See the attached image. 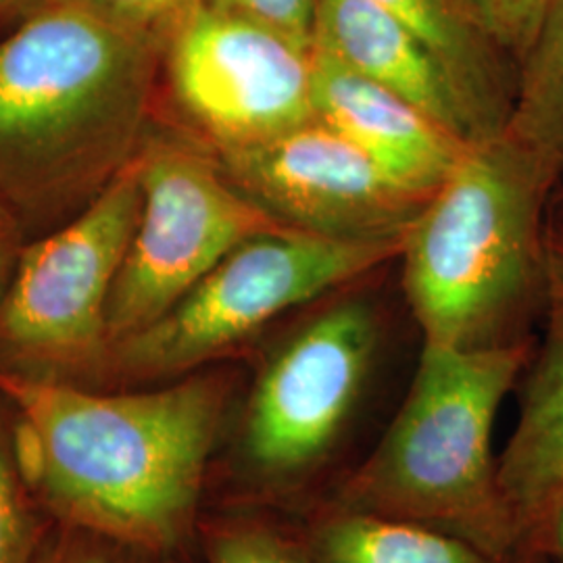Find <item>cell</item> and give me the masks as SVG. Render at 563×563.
Returning a JSON list of instances; mask_svg holds the SVG:
<instances>
[{"label": "cell", "mask_w": 563, "mask_h": 563, "mask_svg": "<svg viewBox=\"0 0 563 563\" xmlns=\"http://www.w3.org/2000/svg\"><path fill=\"white\" fill-rule=\"evenodd\" d=\"M0 393L20 411V470L60 516L151 553L190 537L228 416L223 376L97 395L0 369Z\"/></svg>", "instance_id": "6da1fadb"}, {"label": "cell", "mask_w": 563, "mask_h": 563, "mask_svg": "<svg viewBox=\"0 0 563 563\" xmlns=\"http://www.w3.org/2000/svg\"><path fill=\"white\" fill-rule=\"evenodd\" d=\"M165 34L41 2L0 41V201L23 232L59 228L134 162Z\"/></svg>", "instance_id": "7a4b0ae2"}, {"label": "cell", "mask_w": 563, "mask_h": 563, "mask_svg": "<svg viewBox=\"0 0 563 563\" xmlns=\"http://www.w3.org/2000/svg\"><path fill=\"white\" fill-rule=\"evenodd\" d=\"M563 180L507 132L472 142L402 239V295L426 346L530 341L543 313L547 207Z\"/></svg>", "instance_id": "3957f363"}, {"label": "cell", "mask_w": 563, "mask_h": 563, "mask_svg": "<svg viewBox=\"0 0 563 563\" xmlns=\"http://www.w3.org/2000/svg\"><path fill=\"white\" fill-rule=\"evenodd\" d=\"M532 355V341L478 351L422 344L397 411L325 504L423 523L520 563L493 434Z\"/></svg>", "instance_id": "277c9868"}, {"label": "cell", "mask_w": 563, "mask_h": 563, "mask_svg": "<svg viewBox=\"0 0 563 563\" xmlns=\"http://www.w3.org/2000/svg\"><path fill=\"white\" fill-rule=\"evenodd\" d=\"M383 344L376 302L344 290L313 302L274 344L234 441L255 509L301 518L362 462L369 451L362 443L363 416Z\"/></svg>", "instance_id": "5b68a950"}, {"label": "cell", "mask_w": 563, "mask_h": 563, "mask_svg": "<svg viewBox=\"0 0 563 563\" xmlns=\"http://www.w3.org/2000/svg\"><path fill=\"white\" fill-rule=\"evenodd\" d=\"M402 241L353 242L301 230L239 244L157 322L115 342L104 367L130 383H172L257 339L286 316L351 288Z\"/></svg>", "instance_id": "8992f818"}, {"label": "cell", "mask_w": 563, "mask_h": 563, "mask_svg": "<svg viewBox=\"0 0 563 563\" xmlns=\"http://www.w3.org/2000/svg\"><path fill=\"white\" fill-rule=\"evenodd\" d=\"M139 165L141 218L109 299L111 346L157 322L239 244L286 230L190 134L151 128Z\"/></svg>", "instance_id": "52a82bcc"}, {"label": "cell", "mask_w": 563, "mask_h": 563, "mask_svg": "<svg viewBox=\"0 0 563 563\" xmlns=\"http://www.w3.org/2000/svg\"><path fill=\"white\" fill-rule=\"evenodd\" d=\"M139 155L80 213L23 244L0 302V351L23 367H104L107 309L141 218Z\"/></svg>", "instance_id": "ba28073f"}, {"label": "cell", "mask_w": 563, "mask_h": 563, "mask_svg": "<svg viewBox=\"0 0 563 563\" xmlns=\"http://www.w3.org/2000/svg\"><path fill=\"white\" fill-rule=\"evenodd\" d=\"M162 76L188 134L211 153L316 120L313 46L195 0L167 27Z\"/></svg>", "instance_id": "9c48e42d"}, {"label": "cell", "mask_w": 563, "mask_h": 563, "mask_svg": "<svg viewBox=\"0 0 563 563\" xmlns=\"http://www.w3.org/2000/svg\"><path fill=\"white\" fill-rule=\"evenodd\" d=\"M213 157L282 225L334 241H402L432 197L395 180L320 120Z\"/></svg>", "instance_id": "30bf717a"}, {"label": "cell", "mask_w": 563, "mask_h": 563, "mask_svg": "<svg viewBox=\"0 0 563 563\" xmlns=\"http://www.w3.org/2000/svg\"><path fill=\"white\" fill-rule=\"evenodd\" d=\"M316 120L405 186L434 195L472 144L457 132L313 46Z\"/></svg>", "instance_id": "8fae6325"}, {"label": "cell", "mask_w": 563, "mask_h": 563, "mask_svg": "<svg viewBox=\"0 0 563 563\" xmlns=\"http://www.w3.org/2000/svg\"><path fill=\"white\" fill-rule=\"evenodd\" d=\"M499 463V486L520 563H547L563 499V339L544 336L523 372L518 422Z\"/></svg>", "instance_id": "7c38bea8"}, {"label": "cell", "mask_w": 563, "mask_h": 563, "mask_svg": "<svg viewBox=\"0 0 563 563\" xmlns=\"http://www.w3.org/2000/svg\"><path fill=\"white\" fill-rule=\"evenodd\" d=\"M313 46L474 142L439 60L374 0H318Z\"/></svg>", "instance_id": "4fadbf2b"}, {"label": "cell", "mask_w": 563, "mask_h": 563, "mask_svg": "<svg viewBox=\"0 0 563 563\" xmlns=\"http://www.w3.org/2000/svg\"><path fill=\"white\" fill-rule=\"evenodd\" d=\"M439 60L472 130V141L504 134L518 71L486 34L465 0H374Z\"/></svg>", "instance_id": "5bb4252c"}, {"label": "cell", "mask_w": 563, "mask_h": 563, "mask_svg": "<svg viewBox=\"0 0 563 563\" xmlns=\"http://www.w3.org/2000/svg\"><path fill=\"white\" fill-rule=\"evenodd\" d=\"M311 563H505L443 530L322 504L299 518Z\"/></svg>", "instance_id": "9a60e30c"}, {"label": "cell", "mask_w": 563, "mask_h": 563, "mask_svg": "<svg viewBox=\"0 0 563 563\" xmlns=\"http://www.w3.org/2000/svg\"><path fill=\"white\" fill-rule=\"evenodd\" d=\"M505 132L563 176V0H549L534 41L518 60L516 99Z\"/></svg>", "instance_id": "2e32d148"}, {"label": "cell", "mask_w": 563, "mask_h": 563, "mask_svg": "<svg viewBox=\"0 0 563 563\" xmlns=\"http://www.w3.org/2000/svg\"><path fill=\"white\" fill-rule=\"evenodd\" d=\"M207 563H311L299 518L253 509L205 523Z\"/></svg>", "instance_id": "e0dca14e"}, {"label": "cell", "mask_w": 563, "mask_h": 563, "mask_svg": "<svg viewBox=\"0 0 563 563\" xmlns=\"http://www.w3.org/2000/svg\"><path fill=\"white\" fill-rule=\"evenodd\" d=\"M465 4L486 34L518 65L539 32L549 0H465Z\"/></svg>", "instance_id": "ac0fdd59"}, {"label": "cell", "mask_w": 563, "mask_h": 563, "mask_svg": "<svg viewBox=\"0 0 563 563\" xmlns=\"http://www.w3.org/2000/svg\"><path fill=\"white\" fill-rule=\"evenodd\" d=\"M209 11L257 23L313 46L318 0H195Z\"/></svg>", "instance_id": "d6986e66"}, {"label": "cell", "mask_w": 563, "mask_h": 563, "mask_svg": "<svg viewBox=\"0 0 563 563\" xmlns=\"http://www.w3.org/2000/svg\"><path fill=\"white\" fill-rule=\"evenodd\" d=\"M30 549L27 516L9 449L0 432V563H25Z\"/></svg>", "instance_id": "ffe728a7"}, {"label": "cell", "mask_w": 563, "mask_h": 563, "mask_svg": "<svg viewBox=\"0 0 563 563\" xmlns=\"http://www.w3.org/2000/svg\"><path fill=\"white\" fill-rule=\"evenodd\" d=\"M63 2L97 18L142 32H167L169 23L188 0H41ZM38 2V4H41Z\"/></svg>", "instance_id": "44dd1931"}, {"label": "cell", "mask_w": 563, "mask_h": 563, "mask_svg": "<svg viewBox=\"0 0 563 563\" xmlns=\"http://www.w3.org/2000/svg\"><path fill=\"white\" fill-rule=\"evenodd\" d=\"M543 288L544 336L563 339V223L553 218L544 232Z\"/></svg>", "instance_id": "7402d4cb"}, {"label": "cell", "mask_w": 563, "mask_h": 563, "mask_svg": "<svg viewBox=\"0 0 563 563\" xmlns=\"http://www.w3.org/2000/svg\"><path fill=\"white\" fill-rule=\"evenodd\" d=\"M23 236L25 232L18 218L4 202L0 201V302L4 299V292L20 262Z\"/></svg>", "instance_id": "603a6c76"}, {"label": "cell", "mask_w": 563, "mask_h": 563, "mask_svg": "<svg viewBox=\"0 0 563 563\" xmlns=\"http://www.w3.org/2000/svg\"><path fill=\"white\" fill-rule=\"evenodd\" d=\"M547 563H563V499L558 505L555 518L551 523V537H549V560Z\"/></svg>", "instance_id": "cb8c5ba5"}, {"label": "cell", "mask_w": 563, "mask_h": 563, "mask_svg": "<svg viewBox=\"0 0 563 563\" xmlns=\"http://www.w3.org/2000/svg\"><path fill=\"white\" fill-rule=\"evenodd\" d=\"M41 0H0V23L2 21L23 20Z\"/></svg>", "instance_id": "d4e9b609"}, {"label": "cell", "mask_w": 563, "mask_h": 563, "mask_svg": "<svg viewBox=\"0 0 563 563\" xmlns=\"http://www.w3.org/2000/svg\"><path fill=\"white\" fill-rule=\"evenodd\" d=\"M553 209H555V216H553V220L555 222L563 223V190L558 195V199L553 197Z\"/></svg>", "instance_id": "484cf974"}, {"label": "cell", "mask_w": 563, "mask_h": 563, "mask_svg": "<svg viewBox=\"0 0 563 563\" xmlns=\"http://www.w3.org/2000/svg\"><path fill=\"white\" fill-rule=\"evenodd\" d=\"M81 563H107V562H102V560H86V562H81Z\"/></svg>", "instance_id": "4316f807"}]
</instances>
